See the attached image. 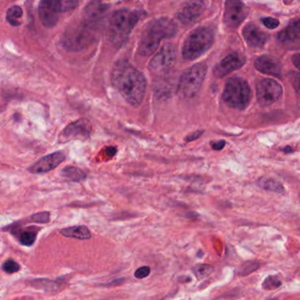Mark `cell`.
<instances>
[{
  "label": "cell",
  "mask_w": 300,
  "mask_h": 300,
  "mask_svg": "<svg viewBox=\"0 0 300 300\" xmlns=\"http://www.w3.org/2000/svg\"><path fill=\"white\" fill-rule=\"evenodd\" d=\"M112 84L120 95L133 107L140 106L144 99L147 81L141 71L127 61H119L112 72Z\"/></svg>",
  "instance_id": "6da1fadb"
},
{
  "label": "cell",
  "mask_w": 300,
  "mask_h": 300,
  "mask_svg": "<svg viewBox=\"0 0 300 300\" xmlns=\"http://www.w3.org/2000/svg\"><path fill=\"white\" fill-rule=\"evenodd\" d=\"M177 25L171 19L159 18L148 23L141 33L138 53L143 57L151 56L164 39L175 36Z\"/></svg>",
  "instance_id": "7a4b0ae2"
},
{
  "label": "cell",
  "mask_w": 300,
  "mask_h": 300,
  "mask_svg": "<svg viewBox=\"0 0 300 300\" xmlns=\"http://www.w3.org/2000/svg\"><path fill=\"white\" fill-rule=\"evenodd\" d=\"M141 16V11L128 9L114 11L108 23V36L112 44L115 47H121L127 41Z\"/></svg>",
  "instance_id": "3957f363"
},
{
  "label": "cell",
  "mask_w": 300,
  "mask_h": 300,
  "mask_svg": "<svg viewBox=\"0 0 300 300\" xmlns=\"http://www.w3.org/2000/svg\"><path fill=\"white\" fill-rule=\"evenodd\" d=\"M94 26L83 19L68 26L61 37V43L65 50L78 52L87 49L94 42Z\"/></svg>",
  "instance_id": "277c9868"
},
{
  "label": "cell",
  "mask_w": 300,
  "mask_h": 300,
  "mask_svg": "<svg viewBox=\"0 0 300 300\" xmlns=\"http://www.w3.org/2000/svg\"><path fill=\"white\" fill-rule=\"evenodd\" d=\"M214 35L207 27H199L192 31L185 39L182 55L187 61H193L206 53L213 46Z\"/></svg>",
  "instance_id": "5b68a950"
},
{
  "label": "cell",
  "mask_w": 300,
  "mask_h": 300,
  "mask_svg": "<svg viewBox=\"0 0 300 300\" xmlns=\"http://www.w3.org/2000/svg\"><path fill=\"white\" fill-rule=\"evenodd\" d=\"M251 99V90L247 81L240 77L228 80L223 91V100L228 107L244 110Z\"/></svg>",
  "instance_id": "8992f818"
},
{
  "label": "cell",
  "mask_w": 300,
  "mask_h": 300,
  "mask_svg": "<svg viewBox=\"0 0 300 300\" xmlns=\"http://www.w3.org/2000/svg\"><path fill=\"white\" fill-rule=\"evenodd\" d=\"M207 72L205 63H197L182 73L179 79L178 94L182 99H191L197 95Z\"/></svg>",
  "instance_id": "52a82bcc"
},
{
  "label": "cell",
  "mask_w": 300,
  "mask_h": 300,
  "mask_svg": "<svg viewBox=\"0 0 300 300\" xmlns=\"http://www.w3.org/2000/svg\"><path fill=\"white\" fill-rule=\"evenodd\" d=\"M177 61L175 46L168 43L163 46L159 52L153 57L149 62V69L154 74H164L171 69Z\"/></svg>",
  "instance_id": "ba28073f"
},
{
  "label": "cell",
  "mask_w": 300,
  "mask_h": 300,
  "mask_svg": "<svg viewBox=\"0 0 300 300\" xmlns=\"http://www.w3.org/2000/svg\"><path fill=\"white\" fill-rule=\"evenodd\" d=\"M283 94L281 84L270 78L262 79L256 85V98L262 107H270L280 99Z\"/></svg>",
  "instance_id": "9c48e42d"
},
{
  "label": "cell",
  "mask_w": 300,
  "mask_h": 300,
  "mask_svg": "<svg viewBox=\"0 0 300 300\" xmlns=\"http://www.w3.org/2000/svg\"><path fill=\"white\" fill-rule=\"evenodd\" d=\"M38 11L39 18L44 27H56L62 11L61 0H41Z\"/></svg>",
  "instance_id": "30bf717a"
},
{
  "label": "cell",
  "mask_w": 300,
  "mask_h": 300,
  "mask_svg": "<svg viewBox=\"0 0 300 300\" xmlns=\"http://www.w3.org/2000/svg\"><path fill=\"white\" fill-rule=\"evenodd\" d=\"M247 15L246 5L240 0H227L225 6L224 22L227 27H239Z\"/></svg>",
  "instance_id": "8fae6325"
},
{
  "label": "cell",
  "mask_w": 300,
  "mask_h": 300,
  "mask_svg": "<svg viewBox=\"0 0 300 300\" xmlns=\"http://www.w3.org/2000/svg\"><path fill=\"white\" fill-rule=\"evenodd\" d=\"M206 8L204 0H187L178 12V18L183 25H191L196 22Z\"/></svg>",
  "instance_id": "7c38bea8"
},
{
  "label": "cell",
  "mask_w": 300,
  "mask_h": 300,
  "mask_svg": "<svg viewBox=\"0 0 300 300\" xmlns=\"http://www.w3.org/2000/svg\"><path fill=\"white\" fill-rule=\"evenodd\" d=\"M245 62H246L245 58L242 56H240V54H229L221 62H219L214 67L213 74H214V76L219 78L224 77L229 73L241 68L245 64Z\"/></svg>",
  "instance_id": "4fadbf2b"
},
{
  "label": "cell",
  "mask_w": 300,
  "mask_h": 300,
  "mask_svg": "<svg viewBox=\"0 0 300 300\" xmlns=\"http://www.w3.org/2000/svg\"><path fill=\"white\" fill-rule=\"evenodd\" d=\"M64 160L65 155L63 153H52L38 160L36 163L31 165L30 167L27 169V171L33 174L47 173L59 166Z\"/></svg>",
  "instance_id": "5bb4252c"
},
{
  "label": "cell",
  "mask_w": 300,
  "mask_h": 300,
  "mask_svg": "<svg viewBox=\"0 0 300 300\" xmlns=\"http://www.w3.org/2000/svg\"><path fill=\"white\" fill-rule=\"evenodd\" d=\"M92 125L87 119H80L76 121L68 124L62 131L61 135L68 139L86 140L91 136Z\"/></svg>",
  "instance_id": "9a60e30c"
},
{
  "label": "cell",
  "mask_w": 300,
  "mask_h": 300,
  "mask_svg": "<svg viewBox=\"0 0 300 300\" xmlns=\"http://www.w3.org/2000/svg\"><path fill=\"white\" fill-rule=\"evenodd\" d=\"M242 34L245 41L252 48H262L269 40L266 33L261 30L254 24H248L244 27Z\"/></svg>",
  "instance_id": "2e32d148"
},
{
  "label": "cell",
  "mask_w": 300,
  "mask_h": 300,
  "mask_svg": "<svg viewBox=\"0 0 300 300\" xmlns=\"http://www.w3.org/2000/svg\"><path fill=\"white\" fill-rule=\"evenodd\" d=\"M255 66L260 72L263 74H268L277 77L281 76V65L273 57L268 56L260 57L255 60Z\"/></svg>",
  "instance_id": "e0dca14e"
},
{
  "label": "cell",
  "mask_w": 300,
  "mask_h": 300,
  "mask_svg": "<svg viewBox=\"0 0 300 300\" xmlns=\"http://www.w3.org/2000/svg\"><path fill=\"white\" fill-rule=\"evenodd\" d=\"M278 40L282 42H296L300 40V18L291 21L289 25L278 34Z\"/></svg>",
  "instance_id": "ac0fdd59"
},
{
  "label": "cell",
  "mask_w": 300,
  "mask_h": 300,
  "mask_svg": "<svg viewBox=\"0 0 300 300\" xmlns=\"http://www.w3.org/2000/svg\"><path fill=\"white\" fill-rule=\"evenodd\" d=\"M38 230L39 228H36V227H29V228H26V229H19V230H16L15 228H12L11 233L19 237L20 243L24 245V246L30 247L36 240Z\"/></svg>",
  "instance_id": "d6986e66"
},
{
  "label": "cell",
  "mask_w": 300,
  "mask_h": 300,
  "mask_svg": "<svg viewBox=\"0 0 300 300\" xmlns=\"http://www.w3.org/2000/svg\"><path fill=\"white\" fill-rule=\"evenodd\" d=\"M61 234L65 237L73 238V239L90 240L91 238V234L89 228L85 226H75V227H69V228L61 229Z\"/></svg>",
  "instance_id": "ffe728a7"
},
{
  "label": "cell",
  "mask_w": 300,
  "mask_h": 300,
  "mask_svg": "<svg viewBox=\"0 0 300 300\" xmlns=\"http://www.w3.org/2000/svg\"><path fill=\"white\" fill-rule=\"evenodd\" d=\"M61 175L64 179L72 182H81L86 179V174L84 171L75 166H67L61 171Z\"/></svg>",
  "instance_id": "44dd1931"
},
{
  "label": "cell",
  "mask_w": 300,
  "mask_h": 300,
  "mask_svg": "<svg viewBox=\"0 0 300 300\" xmlns=\"http://www.w3.org/2000/svg\"><path fill=\"white\" fill-rule=\"evenodd\" d=\"M22 17V8L19 5H12L6 11V20L12 27L20 26Z\"/></svg>",
  "instance_id": "7402d4cb"
},
{
  "label": "cell",
  "mask_w": 300,
  "mask_h": 300,
  "mask_svg": "<svg viewBox=\"0 0 300 300\" xmlns=\"http://www.w3.org/2000/svg\"><path fill=\"white\" fill-rule=\"evenodd\" d=\"M259 186L262 187L264 190H270L277 193H284L285 188L280 182L271 179L262 178L258 181Z\"/></svg>",
  "instance_id": "603a6c76"
},
{
  "label": "cell",
  "mask_w": 300,
  "mask_h": 300,
  "mask_svg": "<svg viewBox=\"0 0 300 300\" xmlns=\"http://www.w3.org/2000/svg\"><path fill=\"white\" fill-rule=\"evenodd\" d=\"M214 268L210 264H197L192 269V271L196 278H198V280H200L210 276Z\"/></svg>",
  "instance_id": "cb8c5ba5"
},
{
  "label": "cell",
  "mask_w": 300,
  "mask_h": 300,
  "mask_svg": "<svg viewBox=\"0 0 300 300\" xmlns=\"http://www.w3.org/2000/svg\"><path fill=\"white\" fill-rule=\"evenodd\" d=\"M259 263L254 261H248V262H244L239 268L237 269V274L241 277H245L249 274L253 273L255 270L259 269Z\"/></svg>",
  "instance_id": "d4e9b609"
},
{
  "label": "cell",
  "mask_w": 300,
  "mask_h": 300,
  "mask_svg": "<svg viewBox=\"0 0 300 300\" xmlns=\"http://www.w3.org/2000/svg\"><path fill=\"white\" fill-rule=\"evenodd\" d=\"M282 285V282L277 276H270L262 283V288L267 291L278 289Z\"/></svg>",
  "instance_id": "484cf974"
},
{
  "label": "cell",
  "mask_w": 300,
  "mask_h": 300,
  "mask_svg": "<svg viewBox=\"0 0 300 300\" xmlns=\"http://www.w3.org/2000/svg\"><path fill=\"white\" fill-rule=\"evenodd\" d=\"M34 223H40V224H46L50 221V212H40V213H34L31 215L29 221Z\"/></svg>",
  "instance_id": "4316f807"
},
{
  "label": "cell",
  "mask_w": 300,
  "mask_h": 300,
  "mask_svg": "<svg viewBox=\"0 0 300 300\" xmlns=\"http://www.w3.org/2000/svg\"><path fill=\"white\" fill-rule=\"evenodd\" d=\"M288 79L293 85V89L298 96L300 97V73L295 71H290L288 74Z\"/></svg>",
  "instance_id": "83f0119b"
},
{
  "label": "cell",
  "mask_w": 300,
  "mask_h": 300,
  "mask_svg": "<svg viewBox=\"0 0 300 300\" xmlns=\"http://www.w3.org/2000/svg\"><path fill=\"white\" fill-rule=\"evenodd\" d=\"M3 270L8 274L15 273L20 270V266L12 259H8L3 263Z\"/></svg>",
  "instance_id": "f1b7e54d"
},
{
  "label": "cell",
  "mask_w": 300,
  "mask_h": 300,
  "mask_svg": "<svg viewBox=\"0 0 300 300\" xmlns=\"http://www.w3.org/2000/svg\"><path fill=\"white\" fill-rule=\"evenodd\" d=\"M151 270L148 266L140 267L139 269H137L134 272V277L138 279H142V278H147L150 275Z\"/></svg>",
  "instance_id": "f546056e"
},
{
  "label": "cell",
  "mask_w": 300,
  "mask_h": 300,
  "mask_svg": "<svg viewBox=\"0 0 300 300\" xmlns=\"http://www.w3.org/2000/svg\"><path fill=\"white\" fill-rule=\"evenodd\" d=\"M262 23L263 25L269 28V29H275L279 26V21L278 19H273V18H264L262 19Z\"/></svg>",
  "instance_id": "4dcf8cb0"
},
{
  "label": "cell",
  "mask_w": 300,
  "mask_h": 300,
  "mask_svg": "<svg viewBox=\"0 0 300 300\" xmlns=\"http://www.w3.org/2000/svg\"><path fill=\"white\" fill-rule=\"evenodd\" d=\"M62 11H70L76 7L77 0H61Z\"/></svg>",
  "instance_id": "1f68e13d"
},
{
  "label": "cell",
  "mask_w": 300,
  "mask_h": 300,
  "mask_svg": "<svg viewBox=\"0 0 300 300\" xmlns=\"http://www.w3.org/2000/svg\"><path fill=\"white\" fill-rule=\"evenodd\" d=\"M125 279L124 278H116V279H114V280H112V281L107 283V284H101L100 286H103V287H115V286L121 285L125 282Z\"/></svg>",
  "instance_id": "d6a6232c"
},
{
  "label": "cell",
  "mask_w": 300,
  "mask_h": 300,
  "mask_svg": "<svg viewBox=\"0 0 300 300\" xmlns=\"http://www.w3.org/2000/svg\"><path fill=\"white\" fill-rule=\"evenodd\" d=\"M205 133L204 130H197L192 133L189 134L186 138V142H190V141H196L198 138H200L202 136V134Z\"/></svg>",
  "instance_id": "836d02e7"
},
{
  "label": "cell",
  "mask_w": 300,
  "mask_h": 300,
  "mask_svg": "<svg viewBox=\"0 0 300 300\" xmlns=\"http://www.w3.org/2000/svg\"><path fill=\"white\" fill-rule=\"evenodd\" d=\"M211 146L213 150H216V151H220L221 149L224 148L226 146V141H212L211 142Z\"/></svg>",
  "instance_id": "e575fe53"
},
{
  "label": "cell",
  "mask_w": 300,
  "mask_h": 300,
  "mask_svg": "<svg viewBox=\"0 0 300 300\" xmlns=\"http://www.w3.org/2000/svg\"><path fill=\"white\" fill-rule=\"evenodd\" d=\"M292 61H293V64L295 65L299 69H300V53L294 55L293 58H292Z\"/></svg>",
  "instance_id": "d590c367"
},
{
  "label": "cell",
  "mask_w": 300,
  "mask_h": 300,
  "mask_svg": "<svg viewBox=\"0 0 300 300\" xmlns=\"http://www.w3.org/2000/svg\"><path fill=\"white\" fill-rule=\"evenodd\" d=\"M116 153H117V148H115V147L111 146V147L107 148V156H109V157H113V156H115Z\"/></svg>",
  "instance_id": "8d00e7d4"
},
{
  "label": "cell",
  "mask_w": 300,
  "mask_h": 300,
  "mask_svg": "<svg viewBox=\"0 0 300 300\" xmlns=\"http://www.w3.org/2000/svg\"><path fill=\"white\" fill-rule=\"evenodd\" d=\"M171 296L166 297V298H164V300H171Z\"/></svg>",
  "instance_id": "74e56055"
},
{
  "label": "cell",
  "mask_w": 300,
  "mask_h": 300,
  "mask_svg": "<svg viewBox=\"0 0 300 300\" xmlns=\"http://www.w3.org/2000/svg\"><path fill=\"white\" fill-rule=\"evenodd\" d=\"M278 300V299H272V300Z\"/></svg>",
  "instance_id": "f35d334b"
},
{
  "label": "cell",
  "mask_w": 300,
  "mask_h": 300,
  "mask_svg": "<svg viewBox=\"0 0 300 300\" xmlns=\"http://www.w3.org/2000/svg\"></svg>",
  "instance_id": "ab89813d"
}]
</instances>
